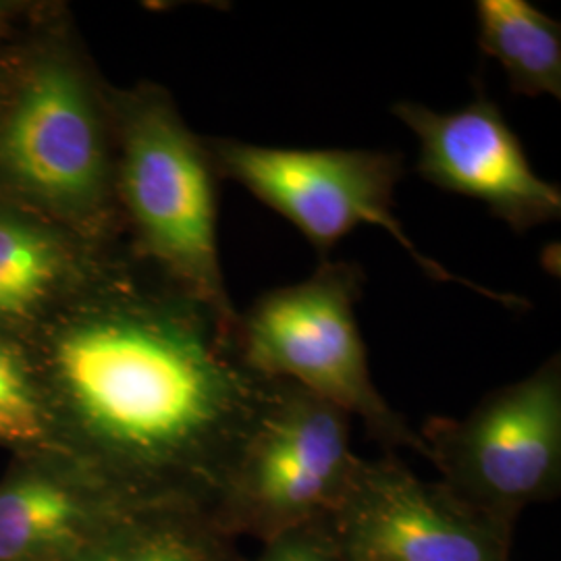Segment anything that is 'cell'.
Listing matches in <instances>:
<instances>
[{
  "label": "cell",
  "mask_w": 561,
  "mask_h": 561,
  "mask_svg": "<svg viewBox=\"0 0 561 561\" xmlns=\"http://www.w3.org/2000/svg\"><path fill=\"white\" fill-rule=\"evenodd\" d=\"M236 324L121 245L23 343L59 454L129 500L171 486L215 510L275 385Z\"/></svg>",
  "instance_id": "obj_1"
},
{
  "label": "cell",
  "mask_w": 561,
  "mask_h": 561,
  "mask_svg": "<svg viewBox=\"0 0 561 561\" xmlns=\"http://www.w3.org/2000/svg\"><path fill=\"white\" fill-rule=\"evenodd\" d=\"M113 88L67 13L36 9L11 42L0 90V196L119 245Z\"/></svg>",
  "instance_id": "obj_2"
},
{
  "label": "cell",
  "mask_w": 561,
  "mask_h": 561,
  "mask_svg": "<svg viewBox=\"0 0 561 561\" xmlns=\"http://www.w3.org/2000/svg\"><path fill=\"white\" fill-rule=\"evenodd\" d=\"M117 204L131 254L238 322L222 277L217 171L206 141L152 81L113 88Z\"/></svg>",
  "instance_id": "obj_3"
},
{
  "label": "cell",
  "mask_w": 561,
  "mask_h": 561,
  "mask_svg": "<svg viewBox=\"0 0 561 561\" xmlns=\"http://www.w3.org/2000/svg\"><path fill=\"white\" fill-rule=\"evenodd\" d=\"M364 271L356 262L324 259L308 279L262 294L236 324V347L264 379L291 381L358 416L385 445L426 456L421 435L382 400L373 382L356 306Z\"/></svg>",
  "instance_id": "obj_4"
},
{
  "label": "cell",
  "mask_w": 561,
  "mask_h": 561,
  "mask_svg": "<svg viewBox=\"0 0 561 561\" xmlns=\"http://www.w3.org/2000/svg\"><path fill=\"white\" fill-rule=\"evenodd\" d=\"M219 180L240 183L254 198L291 222L322 261L347 233L366 227L387 231L424 271L443 283H460L503 306H524L514 294H495L449 273L428 259L393 213L403 178L398 152L366 148H275L231 138H204Z\"/></svg>",
  "instance_id": "obj_5"
},
{
  "label": "cell",
  "mask_w": 561,
  "mask_h": 561,
  "mask_svg": "<svg viewBox=\"0 0 561 561\" xmlns=\"http://www.w3.org/2000/svg\"><path fill=\"white\" fill-rule=\"evenodd\" d=\"M358 460L343 410L296 382L275 381L215 514L231 535L262 545L321 524L340 507Z\"/></svg>",
  "instance_id": "obj_6"
},
{
  "label": "cell",
  "mask_w": 561,
  "mask_h": 561,
  "mask_svg": "<svg viewBox=\"0 0 561 561\" xmlns=\"http://www.w3.org/2000/svg\"><path fill=\"white\" fill-rule=\"evenodd\" d=\"M421 439L458 500L512 528L526 505L560 491V356L493 391L461 421L433 419Z\"/></svg>",
  "instance_id": "obj_7"
},
{
  "label": "cell",
  "mask_w": 561,
  "mask_h": 561,
  "mask_svg": "<svg viewBox=\"0 0 561 561\" xmlns=\"http://www.w3.org/2000/svg\"><path fill=\"white\" fill-rule=\"evenodd\" d=\"M329 528L343 561H514L510 530L400 460H358Z\"/></svg>",
  "instance_id": "obj_8"
},
{
  "label": "cell",
  "mask_w": 561,
  "mask_h": 561,
  "mask_svg": "<svg viewBox=\"0 0 561 561\" xmlns=\"http://www.w3.org/2000/svg\"><path fill=\"white\" fill-rule=\"evenodd\" d=\"M391 113L419 140L416 171L422 180L482 202L518 233L560 221V185L533 169L520 138L482 88L456 111L400 101Z\"/></svg>",
  "instance_id": "obj_9"
},
{
  "label": "cell",
  "mask_w": 561,
  "mask_h": 561,
  "mask_svg": "<svg viewBox=\"0 0 561 561\" xmlns=\"http://www.w3.org/2000/svg\"><path fill=\"white\" fill-rule=\"evenodd\" d=\"M125 243L88 240L30 206L0 196V335L20 343L32 340L101 275Z\"/></svg>",
  "instance_id": "obj_10"
},
{
  "label": "cell",
  "mask_w": 561,
  "mask_h": 561,
  "mask_svg": "<svg viewBox=\"0 0 561 561\" xmlns=\"http://www.w3.org/2000/svg\"><path fill=\"white\" fill-rule=\"evenodd\" d=\"M136 503L73 460L65 472H25L0 489V561L71 537L92 524L96 507Z\"/></svg>",
  "instance_id": "obj_11"
},
{
  "label": "cell",
  "mask_w": 561,
  "mask_h": 561,
  "mask_svg": "<svg viewBox=\"0 0 561 561\" xmlns=\"http://www.w3.org/2000/svg\"><path fill=\"white\" fill-rule=\"evenodd\" d=\"M479 46L514 94L561 99V25L528 0H479Z\"/></svg>",
  "instance_id": "obj_12"
},
{
  "label": "cell",
  "mask_w": 561,
  "mask_h": 561,
  "mask_svg": "<svg viewBox=\"0 0 561 561\" xmlns=\"http://www.w3.org/2000/svg\"><path fill=\"white\" fill-rule=\"evenodd\" d=\"M106 535L94 561H245L213 507L190 510L183 518L138 522Z\"/></svg>",
  "instance_id": "obj_13"
},
{
  "label": "cell",
  "mask_w": 561,
  "mask_h": 561,
  "mask_svg": "<svg viewBox=\"0 0 561 561\" xmlns=\"http://www.w3.org/2000/svg\"><path fill=\"white\" fill-rule=\"evenodd\" d=\"M0 443L21 451H59L41 385L20 341L0 335Z\"/></svg>",
  "instance_id": "obj_14"
},
{
  "label": "cell",
  "mask_w": 561,
  "mask_h": 561,
  "mask_svg": "<svg viewBox=\"0 0 561 561\" xmlns=\"http://www.w3.org/2000/svg\"><path fill=\"white\" fill-rule=\"evenodd\" d=\"M254 561H343V558L329 522H321L264 542L261 556Z\"/></svg>",
  "instance_id": "obj_15"
},
{
  "label": "cell",
  "mask_w": 561,
  "mask_h": 561,
  "mask_svg": "<svg viewBox=\"0 0 561 561\" xmlns=\"http://www.w3.org/2000/svg\"><path fill=\"white\" fill-rule=\"evenodd\" d=\"M36 13L34 4L0 0V50L7 48L21 34V30Z\"/></svg>",
  "instance_id": "obj_16"
},
{
  "label": "cell",
  "mask_w": 561,
  "mask_h": 561,
  "mask_svg": "<svg viewBox=\"0 0 561 561\" xmlns=\"http://www.w3.org/2000/svg\"><path fill=\"white\" fill-rule=\"evenodd\" d=\"M9 46H11V44H9ZM9 46L0 50V90H2V80H4V62H7V50H9Z\"/></svg>",
  "instance_id": "obj_17"
}]
</instances>
